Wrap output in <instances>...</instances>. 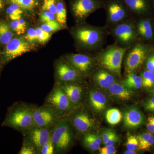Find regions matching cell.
Wrapping results in <instances>:
<instances>
[{"label": "cell", "instance_id": "17", "mask_svg": "<svg viewBox=\"0 0 154 154\" xmlns=\"http://www.w3.org/2000/svg\"><path fill=\"white\" fill-rule=\"evenodd\" d=\"M91 76L92 80L95 84L104 89H108L116 82V75L101 67L95 70Z\"/></svg>", "mask_w": 154, "mask_h": 154}, {"label": "cell", "instance_id": "44", "mask_svg": "<svg viewBox=\"0 0 154 154\" xmlns=\"http://www.w3.org/2000/svg\"><path fill=\"white\" fill-rule=\"evenodd\" d=\"M146 127L150 133L154 134V116L149 117L147 122Z\"/></svg>", "mask_w": 154, "mask_h": 154}, {"label": "cell", "instance_id": "1", "mask_svg": "<svg viewBox=\"0 0 154 154\" xmlns=\"http://www.w3.org/2000/svg\"><path fill=\"white\" fill-rule=\"evenodd\" d=\"M72 28L71 33L77 47L82 50L97 51L102 49L109 31L107 26H95L85 22Z\"/></svg>", "mask_w": 154, "mask_h": 154}, {"label": "cell", "instance_id": "18", "mask_svg": "<svg viewBox=\"0 0 154 154\" xmlns=\"http://www.w3.org/2000/svg\"><path fill=\"white\" fill-rule=\"evenodd\" d=\"M125 126L130 129L137 128L144 122L143 114L136 107L128 108L123 113Z\"/></svg>", "mask_w": 154, "mask_h": 154}, {"label": "cell", "instance_id": "29", "mask_svg": "<svg viewBox=\"0 0 154 154\" xmlns=\"http://www.w3.org/2000/svg\"><path fill=\"white\" fill-rule=\"evenodd\" d=\"M10 6L6 9L7 14L9 18L12 20H19L22 18L24 11L18 5L15 3H10Z\"/></svg>", "mask_w": 154, "mask_h": 154}, {"label": "cell", "instance_id": "36", "mask_svg": "<svg viewBox=\"0 0 154 154\" xmlns=\"http://www.w3.org/2000/svg\"><path fill=\"white\" fill-rule=\"evenodd\" d=\"M38 154H55L54 148L51 139V136L47 143L40 149Z\"/></svg>", "mask_w": 154, "mask_h": 154}, {"label": "cell", "instance_id": "9", "mask_svg": "<svg viewBox=\"0 0 154 154\" xmlns=\"http://www.w3.org/2000/svg\"><path fill=\"white\" fill-rule=\"evenodd\" d=\"M62 58L84 78L91 75L98 65L96 56L88 54H69Z\"/></svg>", "mask_w": 154, "mask_h": 154}, {"label": "cell", "instance_id": "34", "mask_svg": "<svg viewBox=\"0 0 154 154\" xmlns=\"http://www.w3.org/2000/svg\"><path fill=\"white\" fill-rule=\"evenodd\" d=\"M38 36V42L41 44H44L49 40L51 36V33L47 32L42 29L41 28H36Z\"/></svg>", "mask_w": 154, "mask_h": 154}, {"label": "cell", "instance_id": "30", "mask_svg": "<svg viewBox=\"0 0 154 154\" xmlns=\"http://www.w3.org/2000/svg\"><path fill=\"white\" fill-rule=\"evenodd\" d=\"M142 87L147 89L154 88V73L146 69L141 73Z\"/></svg>", "mask_w": 154, "mask_h": 154}, {"label": "cell", "instance_id": "28", "mask_svg": "<svg viewBox=\"0 0 154 154\" xmlns=\"http://www.w3.org/2000/svg\"><path fill=\"white\" fill-rule=\"evenodd\" d=\"M122 113L116 108H112L107 110L106 113V119L107 122L111 125L118 124L122 119Z\"/></svg>", "mask_w": 154, "mask_h": 154}, {"label": "cell", "instance_id": "26", "mask_svg": "<svg viewBox=\"0 0 154 154\" xmlns=\"http://www.w3.org/2000/svg\"><path fill=\"white\" fill-rule=\"evenodd\" d=\"M9 3L17 4L25 11L31 12L34 11L42 4L43 0H8Z\"/></svg>", "mask_w": 154, "mask_h": 154}, {"label": "cell", "instance_id": "47", "mask_svg": "<svg viewBox=\"0 0 154 154\" xmlns=\"http://www.w3.org/2000/svg\"><path fill=\"white\" fill-rule=\"evenodd\" d=\"M137 153V152L135 150H133L127 149L125 152L124 154H135Z\"/></svg>", "mask_w": 154, "mask_h": 154}, {"label": "cell", "instance_id": "27", "mask_svg": "<svg viewBox=\"0 0 154 154\" xmlns=\"http://www.w3.org/2000/svg\"><path fill=\"white\" fill-rule=\"evenodd\" d=\"M14 33L11 27L5 22H0V42L7 44L13 38Z\"/></svg>", "mask_w": 154, "mask_h": 154}, {"label": "cell", "instance_id": "49", "mask_svg": "<svg viewBox=\"0 0 154 154\" xmlns=\"http://www.w3.org/2000/svg\"><path fill=\"white\" fill-rule=\"evenodd\" d=\"M152 94L153 97H154V89L152 91Z\"/></svg>", "mask_w": 154, "mask_h": 154}, {"label": "cell", "instance_id": "51", "mask_svg": "<svg viewBox=\"0 0 154 154\" xmlns=\"http://www.w3.org/2000/svg\"><path fill=\"white\" fill-rule=\"evenodd\" d=\"M153 29L154 30V25H153Z\"/></svg>", "mask_w": 154, "mask_h": 154}, {"label": "cell", "instance_id": "38", "mask_svg": "<svg viewBox=\"0 0 154 154\" xmlns=\"http://www.w3.org/2000/svg\"><path fill=\"white\" fill-rule=\"evenodd\" d=\"M25 38L29 43H34L38 41V36L36 29L33 28L28 29L25 36Z\"/></svg>", "mask_w": 154, "mask_h": 154}, {"label": "cell", "instance_id": "50", "mask_svg": "<svg viewBox=\"0 0 154 154\" xmlns=\"http://www.w3.org/2000/svg\"><path fill=\"white\" fill-rule=\"evenodd\" d=\"M153 5L154 6V0H153Z\"/></svg>", "mask_w": 154, "mask_h": 154}, {"label": "cell", "instance_id": "43", "mask_svg": "<svg viewBox=\"0 0 154 154\" xmlns=\"http://www.w3.org/2000/svg\"><path fill=\"white\" fill-rule=\"evenodd\" d=\"M144 108L147 111L154 112V97L150 98L143 104Z\"/></svg>", "mask_w": 154, "mask_h": 154}, {"label": "cell", "instance_id": "42", "mask_svg": "<svg viewBox=\"0 0 154 154\" xmlns=\"http://www.w3.org/2000/svg\"><path fill=\"white\" fill-rule=\"evenodd\" d=\"M99 153L101 154H115L116 153V149L114 145L105 146L99 149Z\"/></svg>", "mask_w": 154, "mask_h": 154}, {"label": "cell", "instance_id": "46", "mask_svg": "<svg viewBox=\"0 0 154 154\" xmlns=\"http://www.w3.org/2000/svg\"><path fill=\"white\" fill-rule=\"evenodd\" d=\"M114 131L111 130H106L105 131L103 132L102 135V141L103 143L105 144L106 142L111 137L113 134Z\"/></svg>", "mask_w": 154, "mask_h": 154}, {"label": "cell", "instance_id": "12", "mask_svg": "<svg viewBox=\"0 0 154 154\" xmlns=\"http://www.w3.org/2000/svg\"><path fill=\"white\" fill-rule=\"evenodd\" d=\"M71 11L79 23L84 22L89 16L102 8V0H72L70 3Z\"/></svg>", "mask_w": 154, "mask_h": 154}, {"label": "cell", "instance_id": "37", "mask_svg": "<svg viewBox=\"0 0 154 154\" xmlns=\"http://www.w3.org/2000/svg\"><path fill=\"white\" fill-rule=\"evenodd\" d=\"M127 149L135 150L138 147V141L137 137L130 135L127 138L126 143Z\"/></svg>", "mask_w": 154, "mask_h": 154}, {"label": "cell", "instance_id": "32", "mask_svg": "<svg viewBox=\"0 0 154 154\" xmlns=\"http://www.w3.org/2000/svg\"><path fill=\"white\" fill-rule=\"evenodd\" d=\"M42 29L47 32L51 33L60 30L62 26L56 20H52L45 22L40 26Z\"/></svg>", "mask_w": 154, "mask_h": 154}, {"label": "cell", "instance_id": "14", "mask_svg": "<svg viewBox=\"0 0 154 154\" xmlns=\"http://www.w3.org/2000/svg\"><path fill=\"white\" fill-rule=\"evenodd\" d=\"M33 116L34 125L38 127H52L59 119L52 108L44 104L40 106L33 105Z\"/></svg>", "mask_w": 154, "mask_h": 154}, {"label": "cell", "instance_id": "41", "mask_svg": "<svg viewBox=\"0 0 154 154\" xmlns=\"http://www.w3.org/2000/svg\"><path fill=\"white\" fill-rule=\"evenodd\" d=\"M19 154H37L34 148L27 145L22 144V148L19 152Z\"/></svg>", "mask_w": 154, "mask_h": 154}, {"label": "cell", "instance_id": "35", "mask_svg": "<svg viewBox=\"0 0 154 154\" xmlns=\"http://www.w3.org/2000/svg\"><path fill=\"white\" fill-rule=\"evenodd\" d=\"M143 64L146 69L154 73V48L146 58Z\"/></svg>", "mask_w": 154, "mask_h": 154}, {"label": "cell", "instance_id": "19", "mask_svg": "<svg viewBox=\"0 0 154 154\" xmlns=\"http://www.w3.org/2000/svg\"><path fill=\"white\" fill-rule=\"evenodd\" d=\"M106 96L100 91L91 90L88 96V103L92 110L95 112H102L107 105Z\"/></svg>", "mask_w": 154, "mask_h": 154}, {"label": "cell", "instance_id": "11", "mask_svg": "<svg viewBox=\"0 0 154 154\" xmlns=\"http://www.w3.org/2000/svg\"><path fill=\"white\" fill-rule=\"evenodd\" d=\"M54 75L55 83L59 85L81 83L85 79L63 58L54 63Z\"/></svg>", "mask_w": 154, "mask_h": 154}, {"label": "cell", "instance_id": "8", "mask_svg": "<svg viewBox=\"0 0 154 154\" xmlns=\"http://www.w3.org/2000/svg\"><path fill=\"white\" fill-rule=\"evenodd\" d=\"M106 13L107 28L121 23L132 18L122 0H102Z\"/></svg>", "mask_w": 154, "mask_h": 154}, {"label": "cell", "instance_id": "15", "mask_svg": "<svg viewBox=\"0 0 154 154\" xmlns=\"http://www.w3.org/2000/svg\"><path fill=\"white\" fill-rule=\"evenodd\" d=\"M6 45L3 55L5 62L10 61L32 50L30 43L22 37L12 38Z\"/></svg>", "mask_w": 154, "mask_h": 154}, {"label": "cell", "instance_id": "7", "mask_svg": "<svg viewBox=\"0 0 154 154\" xmlns=\"http://www.w3.org/2000/svg\"><path fill=\"white\" fill-rule=\"evenodd\" d=\"M153 48L151 45L139 42L128 48L124 55L125 70L126 74L135 72L138 69Z\"/></svg>", "mask_w": 154, "mask_h": 154}, {"label": "cell", "instance_id": "45", "mask_svg": "<svg viewBox=\"0 0 154 154\" xmlns=\"http://www.w3.org/2000/svg\"><path fill=\"white\" fill-rule=\"evenodd\" d=\"M119 141V138L118 136L115 133V132H114L111 137L106 142L105 145V146L114 145L116 143L118 142Z\"/></svg>", "mask_w": 154, "mask_h": 154}, {"label": "cell", "instance_id": "20", "mask_svg": "<svg viewBox=\"0 0 154 154\" xmlns=\"http://www.w3.org/2000/svg\"><path fill=\"white\" fill-rule=\"evenodd\" d=\"M135 26L138 38L146 41H152L154 33L150 19H142L135 22Z\"/></svg>", "mask_w": 154, "mask_h": 154}, {"label": "cell", "instance_id": "21", "mask_svg": "<svg viewBox=\"0 0 154 154\" xmlns=\"http://www.w3.org/2000/svg\"><path fill=\"white\" fill-rule=\"evenodd\" d=\"M130 14L134 15L145 14L149 9L148 0H122Z\"/></svg>", "mask_w": 154, "mask_h": 154}, {"label": "cell", "instance_id": "10", "mask_svg": "<svg viewBox=\"0 0 154 154\" xmlns=\"http://www.w3.org/2000/svg\"><path fill=\"white\" fill-rule=\"evenodd\" d=\"M67 118L75 132L82 136L87 133L91 132L95 125V119L85 106L83 105L75 108Z\"/></svg>", "mask_w": 154, "mask_h": 154}, {"label": "cell", "instance_id": "3", "mask_svg": "<svg viewBox=\"0 0 154 154\" xmlns=\"http://www.w3.org/2000/svg\"><path fill=\"white\" fill-rule=\"evenodd\" d=\"M75 131L67 117L58 120L51 135L55 154L65 153L71 147L75 137Z\"/></svg>", "mask_w": 154, "mask_h": 154}, {"label": "cell", "instance_id": "23", "mask_svg": "<svg viewBox=\"0 0 154 154\" xmlns=\"http://www.w3.org/2000/svg\"><path fill=\"white\" fill-rule=\"evenodd\" d=\"M82 136L83 145L86 148L93 152L100 149L102 141L101 137L91 132L85 134Z\"/></svg>", "mask_w": 154, "mask_h": 154}, {"label": "cell", "instance_id": "40", "mask_svg": "<svg viewBox=\"0 0 154 154\" xmlns=\"http://www.w3.org/2000/svg\"><path fill=\"white\" fill-rule=\"evenodd\" d=\"M125 87L131 91L140 89L141 87H142V79L140 75L139 76L135 82L131 83Z\"/></svg>", "mask_w": 154, "mask_h": 154}, {"label": "cell", "instance_id": "48", "mask_svg": "<svg viewBox=\"0 0 154 154\" xmlns=\"http://www.w3.org/2000/svg\"><path fill=\"white\" fill-rule=\"evenodd\" d=\"M4 0H0V11L4 8Z\"/></svg>", "mask_w": 154, "mask_h": 154}, {"label": "cell", "instance_id": "5", "mask_svg": "<svg viewBox=\"0 0 154 154\" xmlns=\"http://www.w3.org/2000/svg\"><path fill=\"white\" fill-rule=\"evenodd\" d=\"M134 17L108 28L109 34L113 37L115 44L128 49L138 42Z\"/></svg>", "mask_w": 154, "mask_h": 154}, {"label": "cell", "instance_id": "33", "mask_svg": "<svg viewBox=\"0 0 154 154\" xmlns=\"http://www.w3.org/2000/svg\"><path fill=\"white\" fill-rule=\"evenodd\" d=\"M42 11H49L56 15L57 12V0H43L42 4Z\"/></svg>", "mask_w": 154, "mask_h": 154}, {"label": "cell", "instance_id": "16", "mask_svg": "<svg viewBox=\"0 0 154 154\" xmlns=\"http://www.w3.org/2000/svg\"><path fill=\"white\" fill-rule=\"evenodd\" d=\"M59 85L66 94L70 102L75 108L83 105L85 90L81 83H72Z\"/></svg>", "mask_w": 154, "mask_h": 154}, {"label": "cell", "instance_id": "2", "mask_svg": "<svg viewBox=\"0 0 154 154\" xmlns=\"http://www.w3.org/2000/svg\"><path fill=\"white\" fill-rule=\"evenodd\" d=\"M33 105L17 102L8 108L2 125L8 127L23 136L34 126L33 116Z\"/></svg>", "mask_w": 154, "mask_h": 154}, {"label": "cell", "instance_id": "24", "mask_svg": "<svg viewBox=\"0 0 154 154\" xmlns=\"http://www.w3.org/2000/svg\"><path fill=\"white\" fill-rule=\"evenodd\" d=\"M138 141V149L148 150L154 144V137L151 133H143L137 136Z\"/></svg>", "mask_w": 154, "mask_h": 154}, {"label": "cell", "instance_id": "6", "mask_svg": "<svg viewBox=\"0 0 154 154\" xmlns=\"http://www.w3.org/2000/svg\"><path fill=\"white\" fill-rule=\"evenodd\" d=\"M44 104L52 108L59 119L67 117L75 109L66 94L56 83L45 97Z\"/></svg>", "mask_w": 154, "mask_h": 154}, {"label": "cell", "instance_id": "4", "mask_svg": "<svg viewBox=\"0 0 154 154\" xmlns=\"http://www.w3.org/2000/svg\"><path fill=\"white\" fill-rule=\"evenodd\" d=\"M128 49L115 43L101 49L96 55L98 65L110 71L116 76L121 77L122 60Z\"/></svg>", "mask_w": 154, "mask_h": 154}, {"label": "cell", "instance_id": "13", "mask_svg": "<svg viewBox=\"0 0 154 154\" xmlns=\"http://www.w3.org/2000/svg\"><path fill=\"white\" fill-rule=\"evenodd\" d=\"M53 127L41 128L34 125L23 136L22 144L33 147L38 154L42 148L50 138Z\"/></svg>", "mask_w": 154, "mask_h": 154}, {"label": "cell", "instance_id": "22", "mask_svg": "<svg viewBox=\"0 0 154 154\" xmlns=\"http://www.w3.org/2000/svg\"><path fill=\"white\" fill-rule=\"evenodd\" d=\"M108 91L112 96L122 100H128L132 98L133 92L125 87L122 83L116 82L108 88Z\"/></svg>", "mask_w": 154, "mask_h": 154}, {"label": "cell", "instance_id": "39", "mask_svg": "<svg viewBox=\"0 0 154 154\" xmlns=\"http://www.w3.org/2000/svg\"><path fill=\"white\" fill-rule=\"evenodd\" d=\"M55 15L49 11H42L40 15V21L42 22H46L55 20Z\"/></svg>", "mask_w": 154, "mask_h": 154}, {"label": "cell", "instance_id": "31", "mask_svg": "<svg viewBox=\"0 0 154 154\" xmlns=\"http://www.w3.org/2000/svg\"><path fill=\"white\" fill-rule=\"evenodd\" d=\"M11 30L18 35H21L25 33L27 28L26 22L21 18L19 20L12 21L10 24Z\"/></svg>", "mask_w": 154, "mask_h": 154}, {"label": "cell", "instance_id": "25", "mask_svg": "<svg viewBox=\"0 0 154 154\" xmlns=\"http://www.w3.org/2000/svg\"><path fill=\"white\" fill-rule=\"evenodd\" d=\"M55 16L57 21L62 27L66 28L67 9L63 0H57V12Z\"/></svg>", "mask_w": 154, "mask_h": 154}]
</instances>
